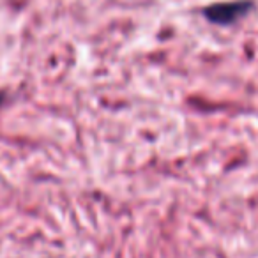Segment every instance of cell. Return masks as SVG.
Returning a JSON list of instances; mask_svg holds the SVG:
<instances>
[{
	"instance_id": "2",
	"label": "cell",
	"mask_w": 258,
	"mask_h": 258,
	"mask_svg": "<svg viewBox=\"0 0 258 258\" xmlns=\"http://www.w3.org/2000/svg\"><path fill=\"white\" fill-rule=\"evenodd\" d=\"M2 101H4V92H0V104H2Z\"/></svg>"
},
{
	"instance_id": "1",
	"label": "cell",
	"mask_w": 258,
	"mask_h": 258,
	"mask_svg": "<svg viewBox=\"0 0 258 258\" xmlns=\"http://www.w3.org/2000/svg\"><path fill=\"white\" fill-rule=\"evenodd\" d=\"M254 8V2L251 0H233V2H218V4L207 6L204 9L205 20H209L214 25H232L239 22L246 15H249Z\"/></svg>"
}]
</instances>
